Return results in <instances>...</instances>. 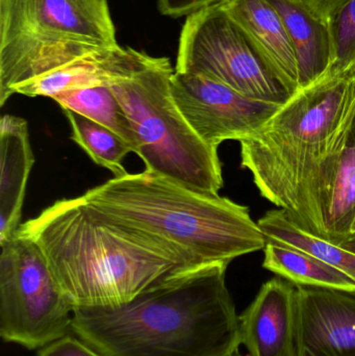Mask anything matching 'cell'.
Returning a JSON list of instances; mask_svg holds the SVG:
<instances>
[{
  "label": "cell",
  "mask_w": 355,
  "mask_h": 356,
  "mask_svg": "<svg viewBox=\"0 0 355 356\" xmlns=\"http://www.w3.org/2000/svg\"><path fill=\"white\" fill-rule=\"evenodd\" d=\"M354 121L355 71L329 72L240 141L242 168L264 198L300 227L327 238L329 197Z\"/></svg>",
  "instance_id": "6da1fadb"
},
{
  "label": "cell",
  "mask_w": 355,
  "mask_h": 356,
  "mask_svg": "<svg viewBox=\"0 0 355 356\" xmlns=\"http://www.w3.org/2000/svg\"><path fill=\"white\" fill-rule=\"evenodd\" d=\"M76 307L122 305L204 266L181 247L115 220L83 197L62 199L19 227Z\"/></svg>",
  "instance_id": "7a4b0ae2"
},
{
  "label": "cell",
  "mask_w": 355,
  "mask_h": 356,
  "mask_svg": "<svg viewBox=\"0 0 355 356\" xmlns=\"http://www.w3.org/2000/svg\"><path fill=\"white\" fill-rule=\"evenodd\" d=\"M229 265L179 274L122 305L76 307L72 332L104 356H222L238 349Z\"/></svg>",
  "instance_id": "3957f363"
},
{
  "label": "cell",
  "mask_w": 355,
  "mask_h": 356,
  "mask_svg": "<svg viewBox=\"0 0 355 356\" xmlns=\"http://www.w3.org/2000/svg\"><path fill=\"white\" fill-rule=\"evenodd\" d=\"M81 197L115 220L181 247L202 265H229L267 244L247 207L147 171L113 178Z\"/></svg>",
  "instance_id": "277c9868"
},
{
  "label": "cell",
  "mask_w": 355,
  "mask_h": 356,
  "mask_svg": "<svg viewBox=\"0 0 355 356\" xmlns=\"http://www.w3.org/2000/svg\"><path fill=\"white\" fill-rule=\"evenodd\" d=\"M119 46L108 0H0V106L21 86Z\"/></svg>",
  "instance_id": "5b68a950"
},
{
  "label": "cell",
  "mask_w": 355,
  "mask_h": 356,
  "mask_svg": "<svg viewBox=\"0 0 355 356\" xmlns=\"http://www.w3.org/2000/svg\"><path fill=\"white\" fill-rule=\"evenodd\" d=\"M174 72L168 58L147 54L135 70L108 87L131 120L145 171L217 196L223 186L218 149L196 134L177 108L171 92Z\"/></svg>",
  "instance_id": "8992f818"
},
{
  "label": "cell",
  "mask_w": 355,
  "mask_h": 356,
  "mask_svg": "<svg viewBox=\"0 0 355 356\" xmlns=\"http://www.w3.org/2000/svg\"><path fill=\"white\" fill-rule=\"evenodd\" d=\"M0 248L2 340L40 350L72 332L74 307L38 245L17 232Z\"/></svg>",
  "instance_id": "52a82bcc"
},
{
  "label": "cell",
  "mask_w": 355,
  "mask_h": 356,
  "mask_svg": "<svg viewBox=\"0 0 355 356\" xmlns=\"http://www.w3.org/2000/svg\"><path fill=\"white\" fill-rule=\"evenodd\" d=\"M175 71L219 81L271 104H285L291 97L221 6L187 17Z\"/></svg>",
  "instance_id": "ba28073f"
},
{
  "label": "cell",
  "mask_w": 355,
  "mask_h": 356,
  "mask_svg": "<svg viewBox=\"0 0 355 356\" xmlns=\"http://www.w3.org/2000/svg\"><path fill=\"white\" fill-rule=\"evenodd\" d=\"M171 92L185 120L215 149L229 140L240 142L250 137L283 106L247 97L206 77L176 71L171 79Z\"/></svg>",
  "instance_id": "9c48e42d"
},
{
  "label": "cell",
  "mask_w": 355,
  "mask_h": 356,
  "mask_svg": "<svg viewBox=\"0 0 355 356\" xmlns=\"http://www.w3.org/2000/svg\"><path fill=\"white\" fill-rule=\"evenodd\" d=\"M296 286L295 356H355V291Z\"/></svg>",
  "instance_id": "30bf717a"
},
{
  "label": "cell",
  "mask_w": 355,
  "mask_h": 356,
  "mask_svg": "<svg viewBox=\"0 0 355 356\" xmlns=\"http://www.w3.org/2000/svg\"><path fill=\"white\" fill-rule=\"evenodd\" d=\"M297 286L281 277L263 284L239 316L240 342L249 356H295Z\"/></svg>",
  "instance_id": "8fae6325"
},
{
  "label": "cell",
  "mask_w": 355,
  "mask_h": 356,
  "mask_svg": "<svg viewBox=\"0 0 355 356\" xmlns=\"http://www.w3.org/2000/svg\"><path fill=\"white\" fill-rule=\"evenodd\" d=\"M221 6L290 95L297 93L300 87L295 51L272 4L268 0H227Z\"/></svg>",
  "instance_id": "7c38bea8"
},
{
  "label": "cell",
  "mask_w": 355,
  "mask_h": 356,
  "mask_svg": "<svg viewBox=\"0 0 355 356\" xmlns=\"http://www.w3.org/2000/svg\"><path fill=\"white\" fill-rule=\"evenodd\" d=\"M0 243L13 238L20 227L29 173L35 164L27 121L13 115L0 120Z\"/></svg>",
  "instance_id": "4fadbf2b"
},
{
  "label": "cell",
  "mask_w": 355,
  "mask_h": 356,
  "mask_svg": "<svg viewBox=\"0 0 355 356\" xmlns=\"http://www.w3.org/2000/svg\"><path fill=\"white\" fill-rule=\"evenodd\" d=\"M147 54L119 46L75 60L45 76L21 86L15 94L28 97L53 99L72 90L110 85L115 79L129 75L143 62Z\"/></svg>",
  "instance_id": "5bb4252c"
},
{
  "label": "cell",
  "mask_w": 355,
  "mask_h": 356,
  "mask_svg": "<svg viewBox=\"0 0 355 356\" xmlns=\"http://www.w3.org/2000/svg\"><path fill=\"white\" fill-rule=\"evenodd\" d=\"M268 1L281 16L293 45L300 89L308 87L325 76L333 66L331 27L300 0Z\"/></svg>",
  "instance_id": "9a60e30c"
},
{
  "label": "cell",
  "mask_w": 355,
  "mask_h": 356,
  "mask_svg": "<svg viewBox=\"0 0 355 356\" xmlns=\"http://www.w3.org/2000/svg\"><path fill=\"white\" fill-rule=\"evenodd\" d=\"M263 267L295 286L355 291V280L341 270L299 249L267 240Z\"/></svg>",
  "instance_id": "2e32d148"
},
{
  "label": "cell",
  "mask_w": 355,
  "mask_h": 356,
  "mask_svg": "<svg viewBox=\"0 0 355 356\" xmlns=\"http://www.w3.org/2000/svg\"><path fill=\"white\" fill-rule=\"evenodd\" d=\"M267 240L283 243L318 257L355 280V253L300 227L283 209H273L258 220Z\"/></svg>",
  "instance_id": "e0dca14e"
},
{
  "label": "cell",
  "mask_w": 355,
  "mask_h": 356,
  "mask_svg": "<svg viewBox=\"0 0 355 356\" xmlns=\"http://www.w3.org/2000/svg\"><path fill=\"white\" fill-rule=\"evenodd\" d=\"M63 111L79 113L116 133L139 152L137 135L124 108L108 85L65 92L53 98Z\"/></svg>",
  "instance_id": "ac0fdd59"
},
{
  "label": "cell",
  "mask_w": 355,
  "mask_h": 356,
  "mask_svg": "<svg viewBox=\"0 0 355 356\" xmlns=\"http://www.w3.org/2000/svg\"><path fill=\"white\" fill-rule=\"evenodd\" d=\"M72 131L71 139L85 150L94 163L110 170L115 177L129 175L123 159L133 154L131 146L120 136L104 125L70 110H65Z\"/></svg>",
  "instance_id": "d6986e66"
},
{
  "label": "cell",
  "mask_w": 355,
  "mask_h": 356,
  "mask_svg": "<svg viewBox=\"0 0 355 356\" xmlns=\"http://www.w3.org/2000/svg\"><path fill=\"white\" fill-rule=\"evenodd\" d=\"M355 220V147L344 150L325 216L327 240L342 244L352 236Z\"/></svg>",
  "instance_id": "ffe728a7"
},
{
  "label": "cell",
  "mask_w": 355,
  "mask_h": 356,
  "mask_svg": "<svg viewBox=\"0 0 355 356\" xmlns=\"http://www.w3.org/2000/svg\"><path fill=\"white\" fill-rule=\"evenodd\" d=\"M333 40L331 73L355 71V0H348L329 23Z\"/></svg>",
  "instance_id": "44dd1931"
},
{
  "label": "cell",
  "mask_w": 355,
  "mask_h": 356,
  "mask_svg": "<svg viewBox=\"0 0 355 356\" xmlns=\"http://www.w3.org/2000/svg\"><path fill=\"white\" fill-rule=\"evenodd\" d=\"M38 356H104L79 337L67 334L38 351Z\"/></svg>",
  "instance_id": "7402d4cb"
},
{
  "label": "cell",
  "mask_w": 355,
  "mask_h": 356,
  "mask_svg": "<svg viewBox=\"0 0 355 356\" xmlns=\"http://www.w3.org/2000/svg\"><path fill=\"white\" fill-rule=\"evenodd\" d=\"M227 0H156L160 14L171 18L188 17L212 6H221Z\"/></svg>",
  "instance_id": "603a6c76"
},
{
  "label": "cell",
  "mask_w": 355,
  "mask_h": 356,
  "mask_svg": "<svg viewBox=\"0 0 355 356\" xmlns=\"http://www.w3.org/2000/svg\"><path fill=\"white\" fill-rule=\"evenodd\" d=\"M317 17L331 23L348 0H300Z\"/></svg>",
  "instance_id": "cb8c5ba5"
},
{
  "label": "cell",
  "mask_w": 355,
  "mask_h": 356,
  "mask_svg": "<svg viewBox=\"0 0 355 356\" xmlns=\"http://www.w3.org/2000/svg\"><path fill=\"white\" fill-rule=\"evenodd\" d=\"M342 246L344 247V248L347 249V250L352 251V252L355 253V236L354 238H348L347 241H345V242L342 243Z\"/></svg>",
  "instance_id": "d4e9b609"
},
{
  "label": "cell",
  "mask_w": 355,
  "mask_h": 356,
  "mask_svg": "<svg viewBox=\"0 0 355 356\" xmlns=\"http://www.w3.org/2000/svg\"><path fill=\"white\" fill-rule=\"evenodd\" d=\"M348 146H354L355 147V121L354 124V129H352V136H350L349 144Z\"/></svg>",
  "instance_id": "484cf974"
},
{
  "label": "cell",
  "mask_w": 355,
  "mask_h": 356,
  "mask_svg": "<svg viewBox=\"0 0 355 356\" xmlns=\"http://www.w3.org/2000/svg\"><path fill=\"white\" fill-rule=\"evenodd\" d=\"M222 356H245L242 355L241 353H240L239 348L235 349V350L231 351V353H227V355H222ZM249 356V355H248Z\"/></svg>",
  "instance_id": "4316f807"
},
{
  "label": "cell",
  "mask_w": 355,
  "mask_h": 356,
  "mask_svg": "<svg viewBox=\"0 0 355 356\" xmlns=\"http://www.w3.org/2000/svg\"><path fill=\"white\" fill-rule=\"evenodd\" d=\"M354 236H355V220L354 222V225H352V236H350V238H354Z\"/></svg>",
  "instance_id": "83f0119b"
}]
</instances>
